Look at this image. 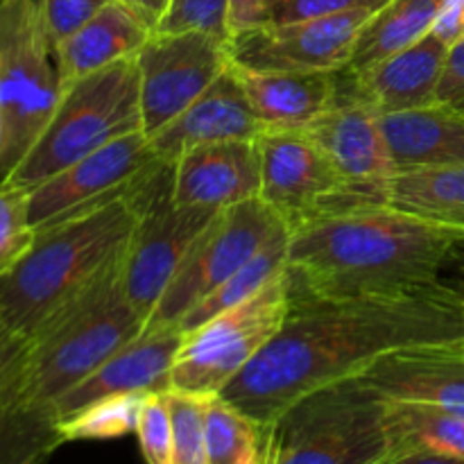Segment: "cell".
Segmentation results:
<instances>
[{"label":"cell","mask_w":464,"mask_h":464,"mask_svg":"<svg viewBox=\"0 0 464 464\" xmlns=\"http://www.w3.org/2000/svg\"><path fill=\"white\" fill-rule=\"evenodd\" d=\"M458 340H464V302L447 281L343 299L290 288L281 331L218 397L270 426L306 394L353 379L388 353Z\"/></svg>","instance_id":"obj_1"},{"label":"cell","mask_w":464,"mask_h":464,"mask_svg":"<svg viewBox=\"0 0 464 464\" xmlns=\"http://www.w3.org/2000/svg\"><path fill=\"white\" fill-rule=\"evenodd\" d=\"M122 254L0 365V464H39L54 451V403L143 331L122 293Z\"/></svg>","instance_id":"obj_2"},{"label":"cell","mask_w":464,"mask_h":464,"mask_svg":"<svg viewBox=\"0 0 464 464\" xmlns=\"http://www.w3.org/2000/svg\"><path fill=\"white\" fill-rule=\"evenodd\" d=\"M464 247V231L385 204L326 211L290 229V288L367 297L430 288Z\"/></svg>","instance_id":"obj_3"},{"label":"cell","mask_w":464,"mask_h":464,"mask_svg":"<svg viewBox=\"0 0 464 464\" xmlns=\"http://www.w3.org/2000/svg\"><path fill=\"white\" fill-rule=\"evenodd\" d=\"M134 190L36 231L30 252L0 276V317L16 338L34 334L121 258L139 218Z\"/></svg>","instance_id":"obj_4"},{"label":"cell","mask_w":464,"mask_h":464,"mask_svg":"<svg viewBox=\"0 0 464 464\" xmlns=\"http://www.w3.org/2000/svg\"><path fill=\"white\" fill-rule=\"evenodd\" d=\"M385 399L358 376L306 394L266 426V464H381Z\"/></svg>","instance_id":"obj_5"},{"label":"cell","mask_w":464,"mask_h":464,"mask_svg":"<svg viewBox=\"0 0 464 464\" xmlns=\"http://www.w3.org/2000/svg\"><path fill=\"white\" fill-rule=\"evenodd\" d=\"M140 130L139 63L130 57L68 84L44 134L3 181L32 190L95 150Z\"/></svg>","instance_id":"obj_6"},{"label":"cell","mask_w":464,"mask_h":464,"mask_svg":"<svg viewBox=\"0 0 464 464\" xmlns=\"http://www.w3.org/2000/svg\"><path fill=\"white\" fill-rule=\"evenodd\" d=\"M59 100L62 82L39 3L5 0L0 5V104L7 121V150L0 179L39 140Z\"/></svg>","instance_id":"obj_7"},{"label":"cell","mask_w":464,"mask_h":464,"mask_svg":"<svg viewBox=\"0 0 464 464\" xmlns=\"http://www.w3.org/2000/svg\"><path fill=\"white\" fill-rule=\"evenodd\" d=\"M288 308L290 279L284 272L247 302L184 334L170 390L199 397L220 394L279 334Z\"/></svg>","instance_id":"obj_8"},{"label":"cell","mask_w":464,"mask_h":464,"mask_svg":"<svg viewBox=\"0 0 464 464\" xmlns=\"http://www.w3.org/2000/svg\"><path fill=\"white\" fill-rule=\"evenodd\" d=\"M139 208L134 231L122 254V293L148 322L177 266L218 211L184 207L172 198V163L157 161L136 184Z\"/></svg>","instance_id":"obj_9"},{"label":"cell","mask_w":464,"mask_h":464,"mask_svg":"<svg viewBox=\"0 0 464 464\" xmlns=\"http://www.w3.org/2000/svg\"><path fill=\"white\" fill-rule=\"evenodd\" d=\"M285 227L288 222L261 198L218 211L177 266L170 284L145 322L143 334L168 326L179 329V322L202 299L234 276Z\"/></svg>","instance_id":"obj_10"},{"label":"cell","mask_w":464,"mask_h":464,"mask_svg":"<svg viewBox=\"0 0 464 464\" xmlns=\"http://www.w3.org/2000/svg\"><path fill=\"white\" fill-rule=\"evenodd\" d=\"M148 136L184 113L229 68V41L207 32H154L136 54Z\"/></svg>","instance_id":"obj_11"},{"label":"cell","mask_w":464,"mask_h":464,"mask_svg":"<svg viewBox=\"0 0 464 464\" xmlns=\"http://www.w3.org/2000/svg\"><path fill=\"white\" fill-rule=\"evenodd\" d=\"M157 161L143 130L111 140L30 190L32 225L41 231L122 198Z\"/></svg>","instance_id":"obj_12"},{"label":"cell","mask_w":464,"mask_h":464,"mask_svg":"<svg viewBox=\"0 0 464 464\" xmlns=\"http://www.w3.org/2000/svg\"><path fill=\"white\" fill-rule=\"evenodd\" d=\"M256 145L261 157L258 198L275 208L290 229L326 211L358 204L304 130H267L258 136Z\"/></svg>","instance_id":"obj_13"},{"label":"cell","mask_w":464,"mask_h":464,"mask_svg":"<svg viewBox=\"0 0 464 464\" xmlns=\"http://www.w3.org/2000/svg\"><path fill=\"white\" fill-rule=\"evenodd\" d=\"M374 9L266 25L229 41L231 62L249 71H347Z\"/></svg>","instance_id":"obj_14"},{"label":"cell","mask_w":464,"mask_h":464,"mask_svg":"<svg viewBox=\"0 0 464 464\" xmlns=\"http://www.w3.org/2000/svg\"><path fill=\"white\" fill-rule=\"evenodd\" d=\"M358 204H379V190L394 175L381 116L343 93L338 102L304 127Z\"/></svg>","instance_id":"obj_15"},{"label":"cell","mask_w":464,"mask_h":464,"mask_svg":"<svg viewBox=\"0 0 464 464\" xmlns=\"http://www.w3.org/2000/svg\"><path fill=\"white\" fill-rule=\"evenodd\" d=\"M181 334L177 326L136 335L131 343L118 349L111 358L91 372L71 392L63 394L53 408V426L77 415L91 403L118 394H152L170 390V374L177 352L181 347Z\"/></svg>","instance_id":"obj_16"},{"label":"cell","mask_w":464,"mask_h":464,"mask_svg":"<svg viewBox=\"0 0 464 464\" xmlns=\"http://www.w3.org/2000/svg\"><path fill=\"white\" fill-rule=\"evenodd\" d=\"M261 193V157L254 140L195 145L172 163V198L184 207L222 211Z\"/></svg>","instance_id":"obj_17"},{"label":"cell","mask_w":464,"mask_h":464,"mask_svg":"<svg viewBox=\"0 0 464 464\" xmlns=\"http://www.w3.org/2000/svg\"><path fill=\"white\" fill-rule=\"evenodd\" d=\"M358 379L383 399L429 403L464 417V340L388 353Z\"/></svg>","instance_id":"obj_18"},{"label":"cell","mask_w":464,"mask_h":464,"mask_svg":"<svg viewBox=\"0 0 464 464\" xmlns=\"http://www.w3.org/2000/svg\"><path fill=\"white\" fill-rule=\"evenodd\" d=\"M449 50L451 48L442 39L429 32L415 44L379 59L362 71H344L347 89L343 86V93L365 102L379 116L438 102V86Z\"/></svg>","instance_id":"obj_19"},{"label":"cell","mask_w":464,"mask_h":464,"mask_svg":"<svg viewBox=\"0 0 464 464\" xmlns=\"http://www.w3.org/2000/svg\"><path fill=\"white\" fill-rule=\"evenodd\" d=\"M263 131L266 127L254 113L231 62L229 68L184 113L148 139L161 161L175 163L181 152L195 145L254 140Z\"/></svg>","instance_id":"obj_20"},{"label":"cell","mask_w":464,"mask_h":464,"mask_svg":"<svg viewBox=\"0 0 464 464\" xmlns=\"http://www.w3.org/2000/svg\"><path fill=\"white\" fill-rule=\"evenodd\" d=\"M254 113L267 130H304L343 95L344 71H249L236 66Z\"/></svg>","instance_id":"obj_21"},{"label":"cell","mask_w":464,"mask_h":464,"mask_svg":"<svg viewBox=\"0 0 464 464\" xmlns=\"http://www.w3.org/2000/svg\"><path fill=\"white\" fill-rule=\"evenodd\" d=\"M152 27L121 0H109L91 21L54 45L62 91L82 77L139 54Z\"/></svg>","instance_id":"obj_22"},{"label":"cell","mask_w":464,"mask_h":464,"mask_svg":"<svg viewBox=\"0 0 464 464\" xmlns=\"http://www.w3.org/2000/svg\"><path fill=\"white\" fill-rule=\"evenodd\" d=\"M394 175L464 163V111L444 102L381 116Z\"/></svg>","instance_id":"obj_23"},{"label":"cell","mask_w":464,"mask_h":464,"mask_svg":"<svg viewBox=\"0 0 464 464\" xmlns=\"http://www.w3.org/2000/svg\"><path fill=\"white\" fill-rule=\"evenodd\" d=\"M379 204L464 231V163L397 172L381 186Z\"/></svg>","instance_id":"obj_24"},{"label":"cell","mask_w":464,"mask_h":464,"mask_svg":"<svg viewBox=\"0 0 464 464\" xmlns=\"http://www.w3.org/2000/svg\"><path fill=\"white\" fill-rule=\"evenodd\" d=\"M390 456L429 451L464 460V417L438 406L385 399Z\"/></svg>","instance_id":"obj_25"},{"label":"cell","mask_w":464,"mask_h":464,"mask_svg":"<svg viewBox=\"0 0 464 464\" xmlns=\"http://www.w3.org/2000/svg\"><path fill=\"white\" fill-rule=\"evenodd\" d=\"M444 0H390L365 23L353 45L349 72L362 71L379 59L415 44L433 30Z\"/></svg>","instance_id":"obj_26"},{"label":"cell","mask_w":464,"mask_h":464,"mask_svg":"<svg viewBox=\"0 0 464 464\" xmlns=\"http://www.w3.org/2000/svg\"><path fill=\"white\" fill-rule=\"evenodd\" d=\"M288 243H290V227L275 236L266 247L258 254H254L234 276L218 285L207 299L198 304L184 320L179 322L181 334L198 329L204 322L213 320L220 313L229 311V308L238 306V304L247 302L249 297L266 288L272 279L284 275L288 267Z\"/></svg>","instance_id":"obj_27"},{"label":"cell","mask_w":464,"mask_h":464,"mask_svg":"<svg viewBox=\"0 0 464 464\" xmlns=\"http://www.w3.org/2000/svg\"><path fill=\"white\" fill-rule=\"evenodd\" d=\"M207 464H266V426L222 397L207 401Z\"/></svg>","instance_id":"obj_28"},{"label":"cell","mask_w":464,"mask_h":464,"mask_svg":"<svg viewBox=\"0 0 464 464\" xmlns=\"http://www.w3.org/2000/svg\"><path fill=\"white\" fill-rule=\"evenodd\" d=\"M145 397L148 394H118L91 403L77 415L59 421L54 429L59 444L80 440H113L136 433Z\"/></svg>","instance_id":"obj_29"},{"label":"cell","mask_w":464,"mask_h":464,"mask_svg":"<svg viewBox=\"0 0 464 464\" xmlns=\"http://www.w3.org/2000/svg\"><path fill=\"white\" fill-rule=\"evenodd\" d=\"M36 240L30 220V190L0 179V276L16 267Z\"/></svg>","instance_id":"obj_30"},{"label":"cell","mask_w":464,"mask_h":464,"mask_svg":"<svg viewBox=\"0 0 464 464\" xmlns=\"http://www.w3.org/2000/svg\"><path fill=\"white\" fill-rule=\"evenodd\" d=\"M211 397L168 390L172 417V464H207L204 417Z\"/></svg>","instance_id":"obj_31"},{"label":"cell","mask_w":464,"mask_h":464,"mask_svg":"<svg viewBox=\"0 0 464 464\" xmlns=\"http://www.w3.org/2000/svg\"><path fill=\"white\" fill-rule=\"evenodd\" d=\"M154 32H207L231 41L227 0H170L166 16Z\"/></svg>","instance_id":"obj_32"},{"label":"cell","mask_w":464,"mask_h":464,"mask_svg":"<svg viewBox=\"0 0 464 464\" xmlns=\"http://www.w3.org/2000/svg\"><path fill=\"white\" fill-rule=\"evenodd\" d=\"M136 435L145 462L172 464V417L168 392H152L145 397Z\"/></svg>","instance_id":"obj_33"},{"label":"cell","mask_w":464,"mask_h":464,"mask_svg":"<svg viewBox=\"0 0 464 464\" xmlns=\"http://www.w3.org/2000/svg\"><path fill=\"white\" fill-rule=\"evenodd\" d=\"M53 48L80 30L109 0H36Z\"/></svg>","instance_id":"obj_34"},{"label":"cell","mask_w":464,"mask_h":464,"mask_svg":"<svg viewBox=\"0 0 464 464\" xmlns=\"http://www.w3.org/2000/svg\"><path fill=\"white\" fill-rule=\"evenodd\" d=\"M388 3L390 0H270V25L308 21V18L353 12V9L379 12Z\"/></svg>","instance_id":"obj_35"},{"label":"cell","mask_w":464,"mask_h":464,"mask_svg":"<svg viewBox=\"0 0 464 464\" xmlns=\"http://www.w3.org/2000/svg\"><path fill=\"white\" fill-rule=\"evenodd\" d=\"M266 25H270V0H227V27L231 39Z\"/></svg>","instance_id":"obj_36"},{"label":"cell","mask_w":464,"mask_h":464,"mask_svg":"<svg viewBox=\"0 0 464 464\" xmlns=\"http://www.w3.org/2000/svg\"><path fill=\"white\" fill-rule=\"evenodd\" d=\"M438 102L451 104L464 111V39L449 50L442 80L438 86Z\"/></svg>","instance_id":"obj_37"},{"label":"cell","mask_w":464,"mask_h":464,"mask_svg":"<svg viewBox=\"0 0 464 464\" xmlns=\"http://www.w3.org/2000/svg\"><path fill=\"white\" fill-rule=\"evenodd\" d=\"M430 32L442 39L449 48L464 39V0H444Z\"/></svg>","instance_id":"obj_38"},{"label":"cell","mask_w":464,"mask_h":464,"mask_svg":"<svg viewBox=\"0 0 464 464\" xmlns=\"http://www.w3.org/2000/svg\"><path fill=\"white\" fill-rule=\"evenodd\" d=\"M121 3H125L127 7L134 9L152 30H157L161 18L166 16L170 0H121Z\"/></svg>","instance_id":"obj_39"},{"label":"cell","mask_w":464,"mask_h":464,"mask_svg":"<svg viewBox=\"0 0 464 464\" xmlns=\"http://www.w3.org/2000/svg\"><path fill=\"white\" fill-rule=\"evenodd\" d=\"M381 464H464V460H460V458H451V456H440V453L411 451V453H401V456H390L388 460Z\"/></svg>","instance_id":"obj_40"},{"label":"cell","mask_w":464,"mask_h":464,"mask_svg":"<svg viewBox=\"0 0 464 464\" xmlns=\"http://www.w3.org/2000/svg\"><path fill=\"white\" fill-rule=\"evenodd\" d=\"M18 344H21V338H16V335L7 329V324L3 322V317H0V365H3V362L7 361L14 352H16Z\"/></svg>","instance_id":"obj_41"},{"label":"cell","mask_w":464,"mask_h":464,"mask_svg":"<svg viewBox=\"0 0 464 464\" xmlns=\"http://www.w3.org/2000/svg\"><path fill=\"white\" fill-rule=\"evenodd\" d=\"M5 150H7V121H5L3 104H0V163L5 159Z\"/></svg>","instance_id":"obj_42"},{"label":"cell","mask_w":464,"mask_h":464,"mask_svg":"<svg viewBox=\"0 0 464 464\" xmlns=\"http://www.w3.org/2000/svg\"><path fill=\"white\" fill-rule=\"evenodd\" d=\"M460 254H462V258H460V266H458V279L451 281V285L464 297V247Z\"/></svg>","instance_id":"obj_43"},{"label":"cell","mask_w":464,"mask_h":464,"mask_svg":"<svg viewBox=\"0 0 464 464\" xmlns=\"http://www.w3.org/2000/svg\"><path fill=\"white\" fill-rule=\"evenodd\" d=\"M5 3V0H0V5H3Z\"/></svg>","instance_id":"obj_44"},{"label":"cell","mask_w":464,"mask_h":464,"mask_svg":"<svg viewBox=\"0 0 464 464\" xmlns=\"http://www.w3.org/2000/svg\"><path fill=\"white\" fill-rule=\"evenodd\" d=\"M460 297H462V295H460ZM462 302H464V297H462Z\"/></svg>","instance_id":"obj_45"}]
</instances>
